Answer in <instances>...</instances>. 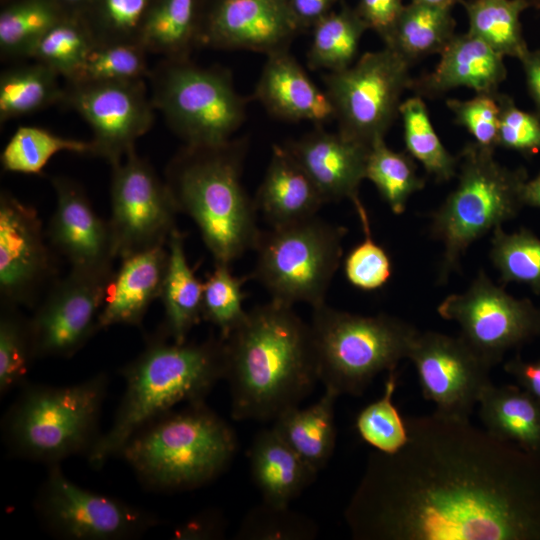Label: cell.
Instances as JSON below:
<instances>
[{
	"instance_id": "obj_1",
	"label": "cell",
	"mask_w": 540,
	"mask_h": 540,
	"mask_svg": "<svg viewBox=\"0 0 540 540\" xmlns=\"http://www.w3.org/2000/svg\"><path fill=\"white\" fill-rule=\"evenodd\" d=\"M375 450L344 511L358 540H540V456L434 411Z\"/></svg>"
},
{
	"instance_id": "obj_2",
	"label": "cell",
	"mask_w": 540,
	"mask_h": 540,
	"mask_svg": "<svg viewBox=\"0 0 540 540\" xmlns=\"http://www.w3.org/2000/svg\"><path fill=\"white\" fill-rule=\"evenodd\" d=\"M271 300L247 312L224 341V379L234 420H274L319 381L310 324Z\"/></svg>"
},
{
	"instance_id": "obj_3",
	"label": "cell",
	"mask_w": 540,
	"mask_h": 540,
	"mask_svg": "<svg viewBox=\"0 0 540 540\" xmlns=\"http://www.w3.org/2000/svg\"><path fill=\"white\" fill-rule=\"evenodd\" d=\"M224 341L175 342L160 330L142 352L121 369L125 390L110 429L87 455L101 468L143 426L181 403L203 401L224 379Z\"/></svg>"
},
{
	"instance_id": "obj_4",
	"label": "cell",
	"mask_w": 540,
	"mask_h": 540,
	"mask_svg": "<svg viewBox=\"0 0 540 540\" xmlns=\"http://www.w3.org/2000/svg\"><path fill=\"white\" fill-rule=\"evenodd\" d=\"M245 137L208 146L184 145L166 168L178 213L196 224L214 264L230 266L253 250L261 230L257 207L242 183Z\"/></svg>"
},
{
	"instance_id": "obj_5",
	"label": "cell",
	"mask_w": 540,
	"mask_h": 540,
	"mask_svg": "<svg viewBox=\"0 0 540 540\" xmlns=\"http://www.w3.org/2000/svg\"><path fill=\"white\" fill-rule=\"evenodd\" d=\"M237 449L233 428L203 400L149 422L129 438L118 456L147 488L179 492L215 480Z\"/></svg>"
},
{
	"instance_id": "obj_6",
	"label": "cell",
	"mask_w": 540,
	"mask_h": 540,
	"mask_svg": "<svg viewBox=\"0 0 540 540\" xmlns=\"http://www.w3.org/2000/svg\"><path fill=\"white\" fill-rule=\"evenodd\" d=\"M108 385L102 372L68 386L26 383L2 420L8 450L48 466L87 457L102 435L99 421Z\"/></svg>"
},
{
	"instance_id": "obj_7",
	"label": "cell",
	"mask_w": 540,
	"mask_h": 540,
	"mask_svg": "<svg viewBox=\"0 0 540 540\" xmlns=\"http://www.w3.org/2000/svg\"><path fill=\"white\" fill-rule=\"evenodd\" d=\"M457 184L431 215V236L442 246L437 281L445 284L460 268L469 246L524 207L522 189L528 179L522 167L509 168L495 158V149L474 141L458 154Z\"/></svg>"
},
{
	"instance_id": "obj_8",
	"label": "cell",
	"mask_w": 540,
	"mask_h": 540,
	"mask_svg": "<svg viewBox=\"0 0 540 540\" xmlns=\"http://www.w3.org/2000/svg\"><path fill=\"white\" fill-rule=\"evenodd\" d=\"M319 381L337 396H360L383 371L408 358L419 331L388 314L363 316L331 308H313L310 324Z\"/></svg>"
},
{
	"instance_id": "obj_9",
	"label": "cell",
	"mask_w": 540,
	"mask_h": 540,
	"mask_svg": "<svg viewBox=\"0 0 540 540\" xmlns=\"http://www.w3.org/2000/svg\"><path fill=\"white\" fill-rule=\"evenodd\" d=\"M149 79L154 108L185 145L227 142L246 118L247 100L227 69L164 58Z\"/></svg>"
},
{
	"instance_id": "obj_10",
	"label": "cell",
	"mask_w": 540,
	"mask_h": 540,
	"mask_svg": "<svg viewBox=\"0 0 540 540\" xmlns=\"http://www.w3.org/2000/svg\"><path fill=\"white\" fill-rule=\"evenodd\" d=\"M347 229L316 216L261 231L254 247L251 278L270 294L271 300L312 308L325 297L343 255Z\"/></svg>"
},
{
	"instance_id": "obj_11",
	"label": "cell",
	"mask_w": 540,
	"mask_h": 540,
	"mask_svg": "<svg viewBox=\"0 0 540 540\" xmlns=\"http://www.w3.org/2000/svg\"><path fill=\"white\" fill-rule=\"evenodd\" d=\"M412 65L384 46L363 54L351 66L323 76L338 132L371 147L399 116L402 95L410 89Z\"/></svg>"
},
{
	"instance_id": "obj_12",
	"label": "cell",
	"mask_w": 540,
	"mask_h": 540,
	"mask_svg": "<svg viewBox=\"0 0 540 540\" xmlns=\"http://www.w3.org/2000/svg\"><path fill=\"white\" fill-rule=\"evenodd\" d=\"M34 509L48 533L66 540L135 539L160 523L147 510L75 484L60 464L48 466Z\"/></svg>"
},
{
	"instance_id": "obj_13",
	"label": "cell",
	"mask_w": 540,
	"mask_h": 540,
	"mask_svg": "<svg viewBox=\"0 0 540 540\" xmlns=\"http://www.w3.org/2000/svg\"><path fill=\"white\" fill-rule=\"evenodd\" d=\"M437 312L459 325V336L491 368L510 350L540 337V307L512 296L483 270L465 291L443 299Z\"/></svg>"
},
{
	"instance_id": "obj_14",
	"label": "cell",
	"mask_w": 540,
	"mask_h": 540,
	"mask_svg": "<svg viewBox=\"0 0 540 540\" xmlns=\"http://www.w3.org/2000/svg\"><path fill=\"white\" fill-rule=\"evenodd\" d=\"M110 202L117 257L167 245L178 210L165 180L135 149L112 166Z\"/></svg>"
},
{
	"instance_id": "obj_15",
	"label": "cell",
	"mask_w": 540,
	"mask_h": 540,
	"mask_svg": "<svg viewBox=\"0 0 540 540\" xmlns=\"http://www.w3.org/2000/svg\"><path fill=\"white\" fill-rule=\"evenodd\" d=\"M62 102L92 131L93 156L112 166L135 149L154 122V106L144 80L65 82Z\"/></svg>"
},
{
	"instance_id": "obj_16",
	"label": "cell",
	"mask_w": 540,
	"mask_h": 540,
	"mask_svg": "<svg viewBox=\"0 0 540 540\" xmlns=\"http://www.w3.org/2000/svg\"><path fill=\"white\" fill-rule=\"evenodd\" d=\"M113 273L71 268L51 285L29 318L36 359L70 358L100 330L98 319Z\"/></svg>"
},
{
	"instance_id": "obj_17",
	"label": "cell",
	"mask_w": 540,
	"mask_h": 540,
	"mask_svg": "<svg viewBox=\"0 0 540 540\" xmlns=\"http://www.w3.org/2000/svg\"><path fill=\"white\" fill-rule=\"evenodd\" d=\"M408 359L416 368L423 397L446 416L469 418L491 383V367L459 335L419 332Z\"/></svg>"
},
{
	"instance_id": "obj_18",
	"label": "cell",
	"mask_w": 540,
	"mask_h": 540,
	"mask_svg": "<svg viewBox=\"0 0 540 540\" xmlns=\"http://www.w3.org/2000/svg\"><path fill=\"white\" fill-rule=\"evenodd\" d=\"M56 274L37 210L7 191L0 194L1 304L32 307Z\"/></svg>"
},
{
	"instance_id": "obj_19",
	"label": "cell",
	"mask_w": 540,
	"mask_h": 540,
	"mask_svg": "<svg viewBox=\"0 0 540 540\" xmlns=\"http://www.w3.org/2000/svg\"><path fill=\"white\" fill-rule=\"evenodd\" d=\"M300 31L287 0H216L199 44L269 55L287 50Z\"/></svg>"
},
{
	"instance_id": "obj_20",
	"label": "cell",
	"mask_w": 540,
	"mask_h": 540,
	"mask_svg": "<svg viewBox=\"0 0 540 540\" xmlns=\"http://www.w3.org/2000/svg\"><path fill=\"white\" fill-rule=\"evenodd\" d=\"M56 207L47 236L71 268L109 272L117 257L109 221L93 209L83 188L75 181L56 176L51 179Z\"/></svg>"
},
{
	"instance_id": "obj_21",
	"label": "cell",
	"mask_w": 540,
	"mask_h": 540,
	"mask_svg": "<svg viewBox=\"0 0 540 540\" xmlns=\"http://www.w3.org/2000/svg\"><path fill=\"white\" fill-rule=\"evenodd\" d=\"M320 192L325 203L358 197L370 147L317 125L284 144Z\"/></svg>"
},
{
	"instance_id": "obj_22",
	"label": "cell",
	"mask_w": 540,
	"mask_h": 540,
	"mask_svg": "<svg viewBox=\"0 0 540 540\" xmlns=\"http://www.w3.org/2000/svg\"><path fill=\"white\" fill-rule=\"evenodd\" d=\"M439 55L432 72L413 78L414 95L435 99L458 87L495 94L507 77L505 57L469 32L455 34Z\"/></svg>"
},
{
	"instance_id": "obj_23",
	"label": "cell",
	"mask_w": 540,
	"mask_h": 540,
	"mask_svg": "<svg viewBox=\"0 0 540 540\" xmlns=\"http://www.w3.org/2000/svg\"><path fill=\"white\" fill-rule=\"evenodd\" d=\"M254 98L278 119L316 126L334 119L325 90L316 86L288 49L267 55Z\"/></svg>"
},
{
	"instance_id": "obj_24",
	"label": "cell",
	"mask_w": 540,
	"mask_h": 540,
	"mask_svg": "<svg viewBox=\"0 0 540 540\" xmlns=\"http://www.w3.org/2000/svg\"><path fill=\"white\" fill-rule=\"evenodd\" d=\"M169 259L168 246H158L124 258L108 283L99 315V329L113 325H141L160 298Z\"/></svg>"
},
{
	"instance_id": "obj_25",
	"label": "cell",
	"mask_w": 540,
	"mask_h": 540,
	"mask_svg": "<svg viewBox=\"0 0 540 540\" xmlns=\"http://www.w3.org/2000/svg\"><path fill=\"white\" fill-rule=\"evenodd\" d=\"M255 203L271 227L316 216L325 204L317 187L286 148L275 144Z\"/></svg>"
},
{
	"instance_id": "obj_26",
	"label": "cell",
	"mask_w": 540,
	"mask_h": 540,
	"mask_svg": "<svg viewBox=\"0 0 540 540\" xmlns=\"http://www.w3.org/2000/svg\"><path fill=\"white\" fill-rule=\"evenodd\" d=\"M248 457L253 482L272 506L288 507L317 475L273 427L255 435Z\"/></svg>"
},
{
	"instance_id": "obj_27",
	"label": "cell",
	"mask_w": 540,
	"mask_h": 540,
	"mask_svg": "<svg viewBox=\"0 0 540 540\" xmlns=\"http://www.w3.org/2000/svg\"><path fill=\"white\" fill-rule=\"evenodd\" d=\"M478 404L488 432L540 456V400L521 387L491 382L482 391Z\"/></svg>"
},
{
	"instance_id": "obj_28",
	"label": "cell",
	"mask_w": 540,
	"mask_h": 540,
	"mask_svg": "<svg viewBox=\"0 0 540 540\" xmlns=\"http://www.w3.org/2000/svg\"><path fill=\"white\" fill-rule=\"evenodd\" d=\"M167 246L169 259L160 295L164 321L159 330L171 340L182 343L202 320L203 282L188 263L184 235L177 228L172 231Z\"/></svg>"
},
{
	"instance_id": "obj_29",
	"label": "cell",
	"mask_w": 540,
	"mask_h": 540,
	"mask_svg": "<svg viewBox=\"0 0 540 540\" xmlns=\"http://www.w3.org/2000/svg\"><path fill=\"white\" fill-rule=\"evenodd\" d=\"M338 397L325 389L312 405L291 407L274 419L273 429L316 473L328 463L335 449Z\"/></svg>"
},
{
	"instance_id": "obj_30",
	"label": "cell",
	"mask_w": 540,
	"mask_h": 540,
	"mask_svg": "<svg viewBox=\"0 0 540 540\" xmlns=\"http://www.w3.org/2000/svg\"><path fill=\"white\" fill-rule=\"evenodd\" d=\"M201 0H156L145 20L140 44L166 59L188 58L200 42Z\"/></svg>"
},
{
	"instance_id": "obj_31",
	"label": "cell",
	"mask_w": 540,
	"mask_h": 540,
	"mask_svg": "<svg viewBox=\"0 0 540 540\" xmlns=\"http://www.w3.org/2000/svg\"><path fill=\"white\" fill-rule=\"evenodd\" d=\"M452 9L410 2L404 5L384 46L399 53L411 65L440 54L456 34Z\"/></svg>"
},
{
	"instance_id": "obj_32",
	"label": "cell",
	"mask_w": 540,
	"mask_h": 540,
	"mask_svg": "<svg viewBox=\"0 0 540 540\" xmlns=\"http://www.w3.org/2000/svg\"><path fill=\"white\" fill-rule=\"evenodd\" d=\"M61 77L47 65L34 61L4 70L0 75V121L32 114L62 102Z\"/></svg>"
},
{
	"instance_id": "obj_33",
	"label": "cell",
	"mask_w": 540,
	"mask_h": 540,
	"mask_svg": "<svg viewBox=\"0 0 540 540\" xmlns=\"http://www.w3.org/2000/svg\"><path fill=\"white\" fill-rule=\"evenodd\" d=\"M470 34L502 56L518 60L529 50L524 39L521 14L529 7L525 0H460Z\"/></svg>"
},
{
	"instance_id": "obj_34",
	"label": "cell",
	"mask_w": 540,
	"mask_h": 540,
	"mask_svg": "<svg viewBox=\"0 0 540 540\" xmlns=\"http://www.w3.org/2000/svg\"><path fill=\"white\" fill-rule=\"evenodd\" d=\"M307 64L313 70L335 72L354 63L366 24L355 8L332 11L313 28Z\"/></svg>"
},
{
	"instance_id": "obj_35",
	"label": "cell",
	"mask_w": 540,
	"mask_h": 540,
	"mask_svg": "<svg viewBox=\"0 0 540 540\" xmlns=\"http://www.w3.org/2000/svg\"><path fill=\"white\" fill-rule=\"evenodd\" d=\"M405 151L433 176L436 182H449L457 175L459 157L442 143L431 121L424 99L414 95L400 106Z\"/></svg>"
},
{
	"instance_id": "obj_36",
	"label": "cell",
	"mask_w": 540,
	"mask_h": 540,
	"mask_svg": "<svg viewBox=\"0 0 540 540\" xmlns=\"http://www.w3.org/2000/svg\"><path fill=\"white\" fill-rule=\"evenodd\" d=\"M66 15L56 0H22L0 14L2 58H29L39 39Z\"/></svg>"
},
{
	"instance_id": "obj_37",
	"label": "cell",
	"mask_w": 540,
	"mask_h": 540,
	"mask_svg": "<svg viewBox=\"0 0 540 540\" xmlns=\"http://www.w3.org/2000/svg\"><path fill=\"white\" fill-rule=\"evenodd\" d=\"M365 179L371 181L391 211L402 214L409 198L425 186L417 173L414 159L406 152L389 148L385 139L374 143L369 150Z\"/></svg>"
},
{
	"instance_id": "obj_38",
	"label": "cell",
	"mask_w": 540,
	"mask_h": 540,
	"mask_svg": "<svg viewBox=\"0 0 540 540\" xmlns=\"http://www.w3.org/2000/svg\"><path fill=\"white\" fill-rule=\"evenodd\" d=\"M59 152L93 156V146L90 141L62 137L44 128L19 126L3 148L1 164L7 172L37 175Z\"/></svg>"
},
{
	"instance_id": "obj_39",
	"label": "cell",
	"mask_w": 540,
	"mask_h": 540,
	"mask_svg": "<svg viewBox=\"0 0 540 540\" xmlns=\"http://www.w3.org/2000/svg\"><path fill=\"white\" fill-rule=\"evenodd\" d=\"M147 54L139 43L94 42L65 82L144 80L151 73Z\"/></svg>"
},
{
	"instance_id": "obj_40",
	"label": "cell",
	"mask_w": 540,
	"mask_h": 540,
	"mask_svg": "<svg viewBox=\"0 0 540 540\" xmlns=\"http://www.w3.org/2000/svg\"><path fill=\"white\" fill-rule=\"evenodd\" d=\"M490 260L502 284L520 283L540 294V238L528 229L492 231Z\"/></svg>"
},
{
	"instance_id": "obj_41",
	"label": "cell",
	"mask_w": 540,
	"mask_h": 540,
	"mask_svg": "<svg viewBox=\"0 0 540 540\" xmlns=\"http://www.w3.org/2000/svg\"><path fill=\"white\" fill-rule=\"evenodd\" d=\"M387 373L382 396L358 413L355 427L363 441L375 450L393 454L407 443L408 428L393 403L398 373L396 369Z\"/></svg>"
},
{
	"instance_id": "obj_42",
	"label": "cell",
	"mask_w": 540,
	"mask_h": 540,
	"mask_svg": "<svg viewBox=\"0 0 540 540\" xmlns=\"http://www.w3.org/2000/svg\"><path fill=\"white\" fill-rule=\"evenodd\" d=\"M94 42L81 17L65 16L39 39L29 58L47 65L67 80Z\"/></svg>"
},
{
	"instance_id": "obj_43",
	"label": "cell",
	"mask_w": 540,
	"mask_h": 540,
	"mask_svg": "<svg viewBox=\"0 0 540 540\" xmlns=\"http://www.w3.org/2000/svg\"><path fill=\"white\" fill-rule=\"evenodd\" d=\"M29 318L16 306L1 304L0 312V394L27 383L35 360Z\"/></svg>"
},
{
	"instance_id": "obj_44",
	"label": "cell",
	"mask_w": 540,
	"mask_h": 540,
	"mask_svg": "<svg viewBox=\"0 0 540 540\" xmlns=\"http://www.w3.org/2000/svg\"><path fill=\"white\" fill-rule=\"evenodd\" d=\"M214 270L203 282L202 319L219 330L225 340L244 321L245 298L242 285L245 277L232 274L230 266L214 264Z\"/></svg>"
},
{
	"instance_id": "obj_45",
	"label": "cell",
	"mask_w": 540,
	"mask_h": 540,
	"mask_svg": "<svg viewBox=\"0 0 540 540\" xmlns=\"http://www.w3.org/2000/svg\"><path fill=\"white\" fill-rule=\"evenodd\" d=\"M359 216L364 238L344 259L347 281L363 291L382 288L392 275V263L382 246L372 238L368 213L359 196L352 201Z\"/></svg>"
},
{
	"instance_id": "obj_46",
	"label": "cell",
	"mask_w": 540,
	"mask_h": 540,
	"mask_svg": "<svg viewBox=\"0 0 540 540\" xmlns=\"http://www.w3.org/2000/svg\"><path fill=\"white\" fill-rule=\"evenodd\" d=\"M96 18L86 24L95 42L139 43L152 0H92Z\"/></svg>"
},
{
	"instance_id": "obj_47",
	"label": "cell",
	"mask_w": 540,
	"mask_h": 540,
	"mask_svg": "<svg viewBox=\"0 0 540 540\" xmlns=\"http://www.w3.org/2000/svg\"><path fill=\"white\" fill-rule=\"evenodd\" d=\"M316 531L315 524L305 516L288 507L263 502L246 515L237 536L245 539H310Z\"/></svg>"
},
{
	"instance_id": "obj_48",
	"label": "cell",
	"mask_w": 540,
	"mask_h": 540,
	"mask_svg": "<svg viewBox=\"0 0 540 540\" xmlns=\"http://www.w3.org/2000/svg\"><path fill=\"white\" fill-rule=\"evenodd\" d=\"M498 93L475 94L467 100L449 98L447 108L454 116V122L462 126L477 144L496 149L500 121Z\"/></svg>"
},
{
	"instance_id": "obj_49",
	"label": "cell",
	"mask_w": 540,
	"mask_h": 540,
	"mask_svg": "<svg viewBox=\"0 0 540 540\" xmlns=\"http://www.w3.org/2000/svg\"><path fill=\"white\" fill-rule=\"evenodd\" d=\"M500 121L497 146L525 156L540 152V117L520 109L514 99L499 93Z\"/></svg>"
},
{
	"instance_id": "obj_50",
	"label": "cell",
	"mask_w": 540,
	"mask_h": 540,
	"mask_svg": "<svg viewBox=\"0 0 540 540\" xmlns=\"http://www.w3.org/2000/svg\"><path fill=\"white\" fill-rule=\"evenodd\" d=\"M404 7L402 0H359L355 8L367 28L384 41Z\"/></svg>"
},
{
	"instance_id": "obj_51",
	"label": "cell",
	"mask_w": 540,
	"mask_h": 540,
	"mask_svg": "<svg viewBox=\"0 0 540 540\" xmlns=\"http://www.w3.org/2000/svg\"><path fill=\"white\" fill-rule=\"evenodd\" d=\"M504 370L521 388L540 400V359L525 360L517 354L504 364Z\"/></svg>"
},
{
	"instance_id": "obj_52",
	"label": "cell",
	"mask_w": 540,
	"mask_h": 540,
	"mask_svg": "<svg viewBox=\"0 0 540 540\" xmlns=\"http://www.w3.org/2000/svg\"><path fill=\"white\" fill-rule=\"evenodd\" d=\"M337 0H287L289 9L300 30L313 28L332 12Z\"/></svg>"
},
{
	"instance_id": "obj_53",
	"label": "cell",
	"mask_w": 540,
	"mask_h": 540,
	"mask_svg": "<svg viewBox=\"0 0 540 540\" xmlns=\"http://www.w3.org/2000/svg\"><path fill=\"white\" fill-rule=\"evenodd\" d=\"M519 61L524 72L528 94L535 107V113L540 117V49H529Z\"/></svg>"
},
{
	"instance_id": "obj_54",
	"label": "cell",
	"mask_w": 540,
	"mask_h": 540,
	"mask_svg": "<svg viewBox=\"0 0 540 540\" xmlns=\"http://www.w3.org/2000/svg\"><path fill=\"white\" fill-rule=\"evenodd\" d=\"M214 515H204L199 520L189 522L184 528L177 531L179 538H199V536L215 535L219 533L220 523L212 520Z\"/></svg>"
},
{
	"instance_id": "obj_55",
	"label": "cell",
	"mask_w": 540,
	"mask_h": 540,
	"mask_svg": "<svg viewBox=\"0 0 540 540\" xmlns=\"http://www.w3.org/2000/svg\"><path fill=\"white\" fill-rule=\"evenodd\" d=\"M524 206L540 209V172L532 179H527L522 189Z\"/></svg>"
},
{
	"instance_id": "obj_56",
	"label": "cell",
	"mask_w": 540,
	"mask_h": 540,
	"mask_svg": "<svg viewBox=\"0 0 540 540\" xmlns=\"http://www.w3.org/2000/svg\"><path fill=\"white\" fill-rule=\"evenodd\" d=\"M411 2L425 4L429 6L452 9L460 0H411Z\"/></svg>"
},
{
	"instance_id": "obj_57",
	"label": "cell",
	"mask_w": 540,
	"mask_h": 540,
	"mask_svg": "<svg viewBox=\"0 0 540 540\" xmlns=\"http://www.w3.org/2000/svg\"><path fill=\"white\" fill-rule=\"evenodd\" d=\"M60 8L62 6L71 8L86 7L91 4L92 0H56ZM65 14V13H64Z\"/></svg>"
},
{
	"instance_id": "obj_58",
	"label": "cell",
	"mask_w": 540,
	"mask_h": 540,
	"mask_svg": "<svg viewBox=\"0 0 540 540\" xmlns=\"http://www.w3.org/2000/svg\"><path fill=\"white\" fill-rule=\"evenodd\" d=\"M525 1L529 4V7H533L537 9L538 11H540V0H525Z\"/></svg>"
}]
</instances>
